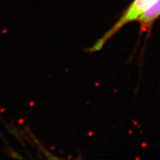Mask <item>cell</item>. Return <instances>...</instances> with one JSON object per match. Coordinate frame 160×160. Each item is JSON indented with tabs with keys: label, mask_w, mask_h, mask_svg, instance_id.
Returning <instances> with one entry per match:
<instances>
[{
	"label": "cell",
	"mask_w": 160,
	"mask_h": 160,
	"mask_svg": "<svg viewBox=\"0 0 160 160\" xmlns=\"http://www.w3.org/2000/svg\"><path fill=\"white\" fill-rule=\"evenodd\" d=\"M160 17V0H157L148 9L136 20L140 26L142 33L151 29L153 23Z\"/></svg>",
	"instance_id": "7a4b0ae2"
},
{
	"label": "cell",
	"mask_w": 160,
	"mask_h": 160,
	"mask_svg": "<svg viewBox=\"0 0 160 160\" xmlns=\"http://www.w3.org/2000/svg\"><path fill=\"white\" fill-rule=\"evenodd\" d=\"M7 153L8 154L10 157H13V158H17V159H22V157H20V156H19V154H18L17 153H16V152L13 151V149H8L7 150Z\"/></svg>",
	"instance_id": "3957f363"
},
{
	"label": "cell",
	"mask_w": 160,
	"mask_h": 160,
	"mask_svg": "<svg viewBox=\"0 0 160 160\" xmlns=\"http://www.w3.org/2000/svg\"><path fill=\"white\" fill-rule=\"evenodd\" d=\"M157 0H133L128 7L126 8L118 21L111 29H109L102 37L96 42V43L89 48L86 49L88 53H92L93 52L99 51L104 47L106 42L118 33L124 26L132 22H134L141 16Z\"/></svg>",
	"instance_id": "6da1fadb"
}]
</instances>
